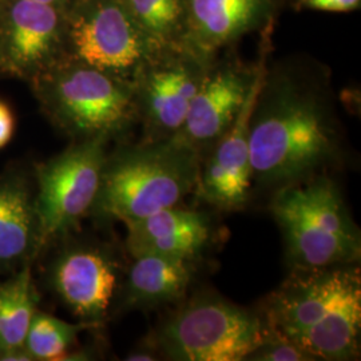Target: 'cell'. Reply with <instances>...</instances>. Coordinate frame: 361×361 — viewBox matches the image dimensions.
Returning <instances> with one entry per match:
<instances>
[{
	"label": "cell",
	"instance_id": "1",
	"mask_svg": "<svg viewBox=\"0 0 361 361\" xmlns=\"http://www.w3.org/2000/svg\"><path fill=\"white\" fill-rule=\"evenodd\" d=\"M341 143L325 67L302 58L267 65L249 119L253 183L277 190L308 180L335 162Z\"/></svg>",
	"mask_w": 361,
	"mask_h": 361
},
{
	"label": "cell",
	"instance_id": "2",
	"mask_svg": "<svg viewBox=\"0 0 361 361\" xmlns=\"http://www.w3.org/2000/svg\"><path fill=\"white\" fill-rule=\"evenodd\" d=\"M262 314L273 334L313 360H355L360 355L359 268L353 264L293 271L269 295Z\"/></svg>",
	"mask_w": 361,
	"mask_h": 361
},
{
	"label": "cell",
	"instance_id": "3",
	"mask_svg": "<svg viewBox=\"0 0 361 361\" xmlns=\"http://www.w3.org/2000/svg\"><path fill=\"white\" fill-rule=\"evenodd\" d=\"M271 212L293 271L353 265L360 259V232L338 186L324 173L274 190Z\"/></svg>",
	"mask_w": 361,
	"mask_h": 361
},
{
	"label": "cell",
	"instance_id": "4",
	"mask_svg": "<svg viewBox=\"0 0 361 361\" xmlns=\"http://www.w3.org/2000/svg\"><path fill=\"white\" fill-rule=\"evenodd\" d=\"M201 154L174 138L128 149L104 162L95 205L122 222L180 207L197 190Z\"/></svg>",
	"mask_w": 361,
	"mask_h": 361
},
{
	"label": "cell",
	"instance_id": "5",
	"mask_svg": "<svg viewBox=\"0 0 361 361\" xmlns=\"http://www.w3.org/2000/svg\"><path fill=\"white\" fill-rule=\"evenodd\" d=\"M269 334L262 312L201 292L158 326L150 345L168 360L243 361Z\"/></svg>",
	"mask_w": 361,
	"mask_h": 361
},
{
	"label": "cell",
	"instance_id": "6",
	"mask_svg": "<svg viewBox=\"0 0 361 361\" xmlns=\"http://www.w3.org/2000/svg\"><path fill=\"white\" fill-rule=\"evenodd\" d=\"M42 91L55 119L83 140L119 134L137 121L133 80L62 58L44 71Z\"/></svg>",
	"mask_w": 361,
	"mask_h": 361
},
{
	"label": "cell",
	"instance_id": "7",
	"mask_svg": "<svg viewBox=\"0 0 361 361\" xmlns=\"http://www.w3.org/2000/svg\"><path fill=\"white\" fill-rule=\"evenodd\" d=\"M159 51L123 0H73L66 7V59L133 80Z\"/></svg>",
	"mask_w": 361,
	"mask_h": 361
},
{
	"label": "cell",
	"instance_id": "8",
	"mask_svg": "<svg viewBox=\"0 0 361 361\" xmlns=\"http://www.w3.org/2000/svg\"><path fill=\"white\" fill-rule=\"evenodd\" d=\"M107 137L86 138L44 165L39 173V244L74 228L95 205L101 188Z\"/></svg>",
	"mask_w": 361,
	"mask_h": 361
},
{
	"label": "cell",
	"instance_id": "9",
	"mask_svg": "<svg viewBox=\"0 0 361 361\" xmlns=\"http://www.w3.org/2000/svg\"><path fill=\"white\" fill-rule=\"evenodd\" d=\"M210 65L188 50H162L138 70L133 87L143 141L169 140L178 133Z\"/></svg>",
	"mask_w": 361,
	"mask_h": 361
},
{
	"label": "cell",
	"instance_id": "10",
	"mask_svg": "<svg viewBox=\"0 0 361 361\" xmlns=\"http://www.w3.org/2000/svg\"><path fill=\"white\" fill-rule=\"evenodd\" d=\"M271 32L261 35L257 63L247 65L235 55L217 56L207 68L189 113L178 133L171 137L198 154L209 150L232 126L245 104L259 70L271 52Z\"/></svg>",
	"mask_w": 361,
	"mask_h": 361
},
{
	"label": "cell",
	"instance_id": "11",
	"mask_svg": "<svg viewBox=\"0 0 361 361\" xmlns=\"http://www.w3.org/2000/svg\"><path fill=\"white\" fill-rule=\"evenodd\" d=\"M289 0H188L183 49L213 62L247 34L273 31Z\"/></svg>",
	"mask_w": 361,
	"mask_h": 361
},
{
	"label": "cell",
	"instance_id": "12",
	"mask_svg": "<svg viewBox=\"0 0 361 361\" xmlns=\"http://www.w3.org/2000/svg\"><path fill=\"white\" fill-rule=\"evenodd\" d=\"M65 10L11 0L0 28V56L18 73L47 70L63 58Z\"/></svg>",
	"mask_w": 361,
	"mask_h": 361
},
{
	"label": "cell",
	"instance_id": "13",
	"mask_svg": "<svg viewBox=\"0 0 361 361\" xmlns=\"http://www.w3.org/2000/svg\"><path fill=\"white\" fill-rule=\"evenodd\" d=\"M267 63L268 59L261 67L245 104L232 126L209 149L212 150L210 155L200 165L197 192L207 204L222 210H237L244 207L250 197L253 180L249 119Z\"/></svg>",
	"mask_w": 361,
	"mask_h": 361
},
{
	"label": "cell",
	"instance_id": "14",
	"mask_svg": "<svg viewBox=\"0 0 361 361\" xmlns=\"http://www.w3.org/2000/svg\"><path fill=\"white\" fill-rule=\"evenodd\" d=\"M123 224L128 228L126 245L133 257L152 255L194 264L213 235L207 213L180 207Z\"/></svg>",
	"mask_w": 361,
	"mask_h": 361
},
{
	"label": "cell",
	"instance_id": "15",
	"mask_svg": "<svg viewBox=\"0 0 361 361\" xmlns=\"http://www.w3.org/2000/svg\"><path fill=\"white\" fill-rule=\"evenodd\" d=\"M52 283L75 314L97 322L106 314L114 295L116 265L99 249L75 247L56 261Z\"/></svg>",
	"mask_w": 361,
	"mask_h": 361
},
{
	"label": "cell",
	"instance_id": "16",
	"mask_svg": "<svg viewBox=\"0 0 361 361\" xmlns=\"http://www.w3.org/2000/svg\"><path fill=\"white\" fill-rule=\"evenodd\" d=\"M126 280V304L154 310L180 301L192 283L193 262L161 256H137Z\"/></svg>",
	"mask_w": 361,
	"mask_h": 361
},
{
	"label": "cell",
	"instance_id": "17",
	"mask_svg": "<svg viewBox=\"0 0 361 361\" xmlns=\"http://www.w3.org/2000/svg\"><path fill=\"white\" fill-rule=\"evenodd\" d=\"M37 238V212L26 189L13 180H0V264L25 256Z\"/></svg>",
	"mask_w": 361,
	"mask_h": 361
},
{
	"label": "cell",
	"instance_id": "18",
	"mask_svg": "<svg viewBox=\"0 0 361 361\" xmlns=\"http://www.w3.org/2000/svg\"><path fill=\"white\" fill-rule=\"evenodd\" d=\"M143 32L162 50H185L188 0H123Z\"/></svg>",
	"mask_w": 361,
	"mask_h": 361
},
{
	"label": "cell",
	"instance_id": "19",
	"mask_svg": "<svg viewBox=\"0 0 361 361\" xmlns=\"http://www.w3.org/2000/svg\"><path fill=\"white\" fill-rule=\"evenodd\" d=\"M32 280L28 269L0 285V356L25 348L34 317Z\"/></svg>",
	"mask_w": 361,
	"mask_h": 361
},
{
	"label": "cell",
	"instance_id": "20",
	"mask_svg": "<svg viewBox=\"0 0 361 361\" xmlns=\"http://www.w3.org/2000/svg\"><path fill=\"white\" fill-rule=\"evenodd\" d=\"M83 325L66 323L44 313H35L27 332L25 348L31 359L58 360L65 356Z\"/></svg>",
	"mask_w": 361,
	"mask_h": 361
},
{
	"label": "cell",
	"instance_id": "21",
	"mask_svg": "<svg viewBox=\"0 0 361 361\" xmlns=\"http://www.w3.org/2000/svg\"><path fill=\"white\" fill-rule=\"evenodd\" d=\"M246 360L256 361H312L307 352L298 348L293 343L271 331L264 343L255 349Z\"/></svg>",
	"mask_w": 361,
	"mask_h": 361
},
{
	"label": "cell",
	"instance_id": "22",
	"mask_svg": "<svg viewBox=\"0 0 361 361\" xmlns=\"http://www.w3.org/2000/svg\"><path fill=\"white\" fill-rule=\"evenodd\" d=\"M361 0H300L293 6L296 10H314L325 13H350L360 8Z\"/></svg>",
	"mask_w": 361,
	"mask_h": 361
},
{
	"label": "cell",
	"instance_id": "23",
	"mask_svg": "<svg viewBox=\"0 0 361 361\" xmlns=\"http://www.w3.org/2000/svg\"><path fill=\"white\" fill-rule=\"evenodd\" d=\"M13 134V116L7 104L0 102V149L10 142Z\"/></svg>",
	"mask_w": 361,
	"mask_h": 361
},
{
	"label": "cell",
	"instance_id": "24",
	"mask_svg": "<svg viewBox=\"0 0 361 361\" xmlns=\"http://www.w3.org/2000/svg\"><path fill=\"white\" fill-rule=\"evenodd\" d=\"M31 1H38V3H43V4H50V6H55L59 8L66 10V7L73 1V0H31Z\"/></svg>",
	"mask_w": 361,
	"mask_h": 361
},
{
	"label": "cell",
	"instance_id": "25",
	"mask_svg": "<svg viewBox=\"0 0 361 361\" xmlns=\"http://www.w3.org/2000/svg\"><path fill=\"white\" fill-rule=\"evenodd\" d=\"M297 1H300V0H289V6H295Z\"/></svg>",
	"mask_w": 361,
	"mask_h": 361
},
{
	"label": "cell",
	"instance_id": "26",
	"mask_svg": "<svg viewBox=\"0 0 361 361\" xmlns=\"http://www.w3.org/2000/svg\"><path fill=\"white\" fill-rule=\"evenodd\" d=\"M0 1H3V0H0Z\"/></svg>",
	"mask_w": 361,
	"mask_h": 361
}]
</instances>
